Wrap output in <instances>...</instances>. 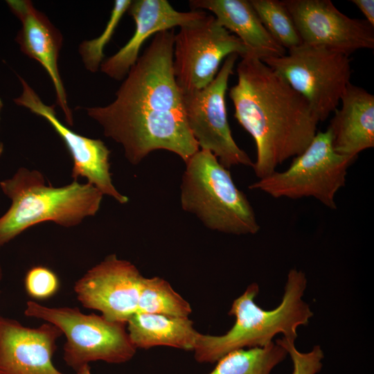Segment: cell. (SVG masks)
<instances>
[{
  "mask_svg": "<svg viewBox=\"0 0 374 374\" xmlns=\"http://www.w3.org/2000/svg\"><path fill=\"white\" fill-rule=\"evenodd\" d=\"M175 34L170 29L153 35L111 103L84 108L105 136L121 145L132 165L157 150L172 152L184 162L199 150L174 75Z\"/></svg>",
  "mask_w": 374,
  "mask_h": 374,
  "instance_id": "cell-1",
  "label": "cell"
},
{
  "mask_svg": "<svg viewBox=\"0 0 374 374\" xmlns=\"http://www.w3.org/2000/svg\"><path fill=\"white\" fill-rule=\"evenodd\" d=\"M237 75L229 95L235 118L256 143L252 168L261 179L301 154L319 121L306 99L260 58L251 54L242 57Z\"/></svg>",
  "mask_w": 374,
  "mask_h": 374,
  "instance_id": "cell-2",
  "label": "cell"
},
{
  "mask_svg": "<svg viewBox=\"0 0 374 374\" xmlns=\"http://www.w3.org/2000/svg\"><path fill=\"white\" fill-rule=\"evenodd\" d=\"M306 286L305 274L290 269L280 303L274 309L265 310L255 302L258 285L250 284L231 304L229 315L235 317V323L230 330L222 335L200 333L193 350L195 360L215 363L232 351L265 346L278 334L295 340L298 328L308 325L313 316L303 300Z\"/></svg>",
  "mask_w": 374,
  "mask_h": 374,
  "instance_id": "cell-3",
  "label": "cell"
},
{
  "mask_svg": "<svg viewBox=\"0 0 374 374\" xmlns=\"http://www.w3.org/2000/svg\"><path fill=\"white\" fill-rule=\"evenodd\" d=\"M11 199L9 209L0 217V248L37 224L53 222L72 227L98 211L103 195L93 186L73 181L62 187L46 185L42 173L20 168L0 182Z\"/></svg>",
  "mask_w": 374,
  "mask_h": 374,
  "instance_id": "cell-4",
  "label": "cell"
},
{
  "mask_svg": "<svg viewBox=\"0 0 374 374\" xmlns=\"http://www.w3.org/2000/svg\"><path fill=\"white\" fill-rule=\"evenodd\" d=\"M185 163L180 187L183 210L213 231L234 235L258 232L260 226L247 196L212 152L199 149Z\"/></svg>",
  "mask_w": 374,
  "mask_h": 374,
  "instance_id": "cell-5",
  "label": "cell"
},
{
  "mask_svg": "<svg viewBox=\"0 0 374 374\" xmlns=\"http://www.w3.org/2000/svg\"><path fill=\"white\" fill-rule=\"evenodd\" d=\"M26 317L42 319L58 328L66 337L63 359L77 371L90 362L123 364L131 360L136 348L127 323L111 321L102 315L82 313L78 308H50L28 301Z\"/></svg>",
  "mask_w": 374,
  "mask_h": 374,
  "instance_id": "cell-6",
  "label": "cell"
},
{
  "mask_svg": "<svg viewBox=\"0 0 374 374\" xmlns=\"http://www.w3.org/2000/svg\"><path fill=\"white\" fill-rule=\"evenodd\" d=\"M356 159L337 153L330 130L317 132L306 149L284 171L259 179L249 185L274 198L313 197L330 209L335 195L345 186L348 168Z\"/></svg>",
  "mask_w": 374,
  "mask_h": 374,
  "instance_id": "cell-7",
  "label": "cell"
},
{
  "mask_svg": "<svg viewBox=\"0 0 374 374\" xmlns=\"http://www.w3.org/2000/svg\"><path fill=\"white\" fill-rule=\"evenodd\" d=\"M261 60L306 99L319 121L335 112L350 82L349 55L324 46L303 43L284 55Z\"/></svg>",
  "mask_w": 374,
  "mask_h": 374,
  "instance_id": "cell-8",
  "label": "cell"
},
{
  "mask_svg": "<svg viewBox=\"0 0 374 374\" xmlns=\"http://www.w3.org/2000/svg\"><path fill=\"white\" fill-rule=\"evenodd\" d=\"M233 53L243 57L250 52L213 15L180 27L174 37L173 71L181 92L206 87L216 76L222 60Z\"/></svg>",
  "mask_w": 374,
  "mask_h": 374,
  "instance_id": "cell-9",
  "label": "cell"
},
{
  "mask_svg": "<svg viewBox=\"0 0 374 374\" xmlns=\"http://www.w3.org/2000/svg\"><path fill=\"white\" fill-rule=\"evenodd\" d=\"M238 57L235 53L226 57L213 80L204 88L182 93L186 121L199 148L212 152L227 169L253 165L233 139L227 118L225 96Z\"/></svg>",
  "mask_w": 374,
  "mask_h": 374,
  "instance_id": "cell-10",
  "label": "cell"
},
{
  "mask_svg": "<svg viewBox=\"0 0 374 374\" xmlns=\"http://www.w3.org/2000/svg\"><path fill=\"white\" fill-rule=\"evenodd\" d=\"M143 278L134 264L110 254L80 278L73 290L83 307L109 321L127 323L137 312Z\"/></svg>",
  "mask_w": 374,
  "mask_h": 374,
  "instance_id": "cell-11",
  "label": "cell"
},
{
  "mask_svg": "<svg viewBox=\"0 0 374 374\" xmlns=\"http://www.w3.org/2000/svg\"><path fill=\"white\" fill-rule=\"evenodd\" d=\"M303 44L321 46L350 55L374 48V29L366 19L350 18L330 0L282 1Z\"/></svg>",
  "mask_w": 374,
  "mask_h": 374,
  "instance_id": "cell-12",
  "label": "cell"
},
{
  "mask_svg": "<svg viewBox=\"0 0 374 374\" xmlns=\"http://www.w3.org/2000/svg\"><path fill=\"white\" fill-rule=\"evenodd\" d=\"M22 91L14 98L16 105L29 109L44 118L64 143L73 160L71 177L77 181L84 177L87 183L96 188L103 195L114 198L120 204H126L128 197L114 186L110 172V150L100 139L82 136L63 124L56 114L54 105L45 104L36 91L21 77H19Z\"/></svg>",
  "mask_w": 374,
  "mask_h": 374,
  "instance_id": "cell-13",
  "label": "cell"
},
{
  "mask_svg": "<svg viewBox=\"0 0 374 374\" xmlns=\"http://www.w3.org/2000/svg\"><path fill=\"white\" fill-rule=\"evenodd\" d=\"M62 335L50 323L29 328L0 316V374H65L52 361Z\"/></svg>",
  "mask_w": 374,
  "mask_h": 374,
  "instance_id": "cell-14",
  "label": "cell"
},
{
  "mask_svg": "<svg viewBox=\"0 0 374 374\" xmlns=\"http://www.w3.org/2000/svg\"><path fill=\"white\" fill-rule=\"evenodd\" d=\"M6 3L21 21L15 41L21 51L38 62L49 75L56 94V104L64 113L65 121L73 125V118L58 67L63 37L48 17L29 0H8Z\"/></svg>",
  "mask_w": 374,
  "mask_h": 374,
  "instance_id": "cell-15",
  "label": "cell"
},
{
  "mask_svg": "<svg viewBox=\"0 0 374 374\" xmlns=\"http://www.w3.org/2000/svg\"><path fill=\"white\" fill-rule=\"evenodd\" d=\"M135 23V30L129 41L116 53L105 59L100 71L115 80H123L139 58L140 49L152 35L184 26L203 18V10L180 12L167 0L132 1L127 11Z\"/></svg>",
  "mask_w": 374,
  "mask_h": 374,
  "instance_id": "cell-16",
  "label": "cell"
},
{
  "mask_svg": "<svg viewBox=\"0 0 374 374\" xmlns=\"http://www.w3.org/2000/svg\"><path fill=\"white\" fill-rule=\"evenodd\" d=\"M340 103L328 127L332 148L341 155L357 159L374 147V96L350 82Z\"/></svg>",
  "mask_w": 374,
  "mask_h": 374,
  "instance_id": "cell-17",
  "label": "cell"
},
{
  "mask_svg": "<svg viewBox=\"0 0 374 374\" xmlns=\"http://www.w3.org/2000/svg\"><path fill=\"white\" fill-rule=\"evenodd\" d=\"M191 10H208L217 23L233 33L247 48L250 54L260 60L280 57L286 50L265 28L247 0H190Z\"/></svg>",
  "mask_w": 374,
  "mask_h": 374,
  "instance_id": "cell-18",
  "label": "cell"
},
{
  "mask_svg": "<svg viewBox=\"0 0 374 374\" xmlns=\"http://www.w3.org/2000/svg\"><path fill=\"white\" fill-rule=\"evenodd\" d=\"M127 330L136 349L163 346L193 351L200 335L188 317L144 312L129 319Z\"/></svg>",
  "mask_w": 374,
  "mask_h": 374,
  "instance_id": "cell-19",
  "label": "cell"
},
{
  "mask_svg": "<svg viewBox=\"0 0 374 374\" xmlns=\"http://www.w3.org/2000/svg\"><path fill=\"white\" fill-rule=\"evenodd\" d=\"M287 355L285 349L274 341L262 347L236 350L220 358L207 374H271Z\"/></svg>",
  "mask_w": 374,
  "mask_h": 374,
  "instance_id": "cell-20",
  "label": "cell"
},
{
  "mask_svg": "<svg viewBox=\"0 0 374 374\" xmlns=\"http://www.w3.org/2000/svg\"><path fill=\"white\" fill-rule=\"evenodd\" d=\"M136 312L188 317L192 308L167 280L158 276H143Z\"/></svg>",
  "mask_w": 374,
  "mask_h": 374,
  "instance_id": "cell-21",
  "label": "cell"
},
{
  "mask_svg": "<svg viewBox=\"0 0 374 374\" xmlns=\"http://www.w3.org/2000/svg\"><path fill=\"white\" fill-rule=\"evenodd\" d=\"M265 28L285 50L303 44L295 24L282 1L249 0Z\"/></svg>",
  "mask_w": 374,
  "mask_h": 374,
  "instance_id": "cell-22",
  "label": "cell"
},
{
  "mask_svg": "<svg viewBox=\"0 0 374 374\" xmlns=\"http://www.w3.org/2000/svg\"><path fill=\"white\" fill-rule=\"evenodd\" d=\"M131 0L114 1L110 17L103 33L97 37L83 41L78 52L85 69L92 73L98 71L105 60L104 48L109 42L123 15L127 11Z\"/></svg>",
  "mask_w": 374,
  "mask_h": 374,
  "instance_id": "cell-23",
  "label": "cell"
},
{
  "mask_svg": "<svg viewBox=\"0 0 374 374\" xmlns=\"http://www.w3.org/2000/svg\"><path fill=\"white\" fill-rule=\"evenodd\" d=\"M28 295L35 300H45L54 296L60 288V280L55 273L44 266L30 268L24 278Z\"/></svg>",
  "mask_w": 374,
  "mask_h": 374,
  "instance_id": "cell-24",
  "label": "cell"
},
{
  "mask_svg": "<svg viewBox=\"0 0 374 374\" xmlns=\"http://www.w3.org/2000/svg\"><path fill=\"white\" fill-rule=\"evenodd\" d=\"M295 340L281 338L276 342L283 347L290 355L293 365L292 374H317L323 367L324 353L320 346H314L307 353L297 350L294 344Z\"/></svg>",
  "mask_w": 374,
  "mask_h": 374,
  "instance_id": "cell-25",
  "label": "cell"
},
{
  "mask_svg": "<svg viewBox=\"0 0 374 374\" xmlns=\"http://www.w3.org/2000/svg\"><path fill=\"white\" fill-rule=\"evenodd\" d=\"M361 10L366 20L374 27V1L373 0H352Z\"/></svg>",
  "mask_w": 374,
  "mask_h": 374,
  "instance_id": "cell-26",
  "label": "cell"
},
{
  "mask_svg": "<svg viewBox=\"0 0 374 374\" xmlns=\"http://www.w3.org/2000/svg\"><path fill=\"white\" fill-rule=\"evenodd\" d=\"M76 374H92L89 364L85 365L76 371Z\"/></svg>",
  "mask_w": 374,
  "mask_h": 374,
  "instance_id": "cell-27",
  "label": "cell"
},
{
  "mask_svg": "<svg viewBox=\"0 0 374 374\" xmlns=\"http://www.w3.org/2000/svg\"><path fill=\"white\" fill-rule=\"evenodd\" d=\"M3 106V102L1 99L0 98V114L2 110ZM0 119H1V117H0ZM3 152V144L2 141L0 140V157L2 155Z\"/></svg>",
  "mask_w": 374,
  "mask_h": 374,
  "instance_id": "cell-28",
  "label": "cell"
},
{
  "mask_svg": "<svg viewBox=\"0 0 374 374\" xmlns=\"http://www.w3.org/2000/svg\"><path fill=\"white\" fill-rule=\"evenodd\" d=\"M2 278H3V271H2L1 266L0 265V282H1V279H2Z\"/></svg>",
  "mask_w": 374,
  "mask_h": 374,
  "instance_id": "cell-29",
  "label": "cell"
}]
</instances>
